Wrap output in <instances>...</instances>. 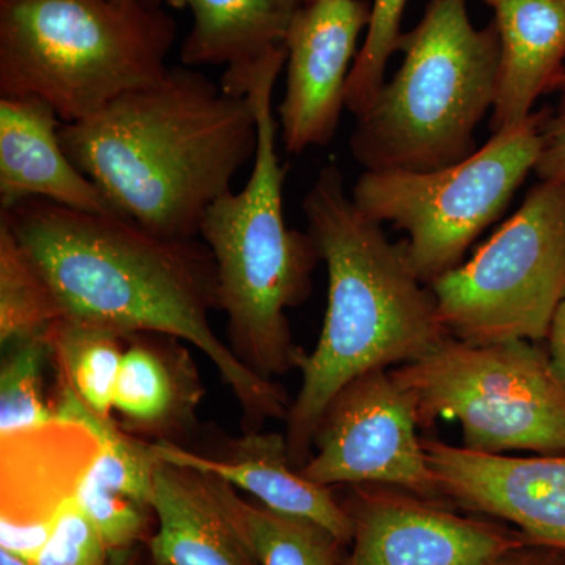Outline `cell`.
<instances>
[{
	"label": "cell",
	"mask_w": 565,
	"mask_h": 565,
	"mask_svg": "<svg viewBox=\"0 0 565 565\" xmlns=\"http://www.w3.org/2000/svg\"><path fill=\"white\" fill-rule=\"evenodd\" d=\"M57 297L63 319L129 337L188 341L214 364L243 412L245 433L288 418V393L250 370L212 329L217 270L199 239H170L114 214L24 200L0 212Z\"/></svg>",
	"instance_id": "obj_1"
},
{
	"label": "cell",
	"mask_w": 565,
	"mask_h": 565,
	"mask_svg": "<svg viewBox=\"0 0 565 565\" xmlns=\"http://www.w3.org/2000/svg\"><path fill=\"white\" fill-rule=\"evenodd\" d=\"M71 161L111 210L148 232L196 239L212 204L255 159V110L191 66L126 93L92 117L62 122Z\"/></svg>",
	"instance_id": "obj_2"
},
{
	"label": "cell",
	"mask_w": 565,
	"mask_h": 565,
	"mask_svg": "<svg viewBox=\"0 0 565 565\" xmlns=\"http://www.w3.org/2000/svg\"><path fill=\"white\" fill-rule=\"evenodd\" d=\"M302 207L326 263L329 297L318 344L300 360L302 386L286 418L297 470L313 455L323 412L349 382L416 362L452 338L433 289L412 267L405 241L390 243L382 223L355 206L338 166L323 167Z\"/></svg>",
	"instance_id": "obj_3"
},
{
	"label": "cell",
	"mask_w": 565,
	"mask_h": 565,
	"mask_svg": "<svg viewBox=\"0 0 565 565\" xmlns=\"http://www.w3.org/2000/svg\"><path fill=\"white\" fill-rule=\"evenodd\" d=\"M286 58L288 51L281 46L247 68L223 74V90L252 103L258 147L243 191L218 199L200 225L217 270L230 348L270 381L296 370L302 360L305 352L294 343L286 311L310 296L311 277L321 262L315 237L289 228L282 210L286 167L277 151L273 95Z\"/></svg>",
	"instance_id": "obj_4"
},
{
	"label": "cell",
	"mask_w": 565,
	"mask_h": 565,
	"mask_svg": "<svg viewBox=\"0 0 565 565\" xmlns=\"http://www.w3.org/2000/svg\"><path fill=\"white\" fill-rule=\"evenodd\" d=\"M468 0H429L397 51L401 68L356 117L351 152L370 172L427 173L470 158L492 111L500 71L497 25L476 29Z\"/></svg>",
	"instance_id": "obj_5"
},
{
	"label": "cell",
	"mask_w": 565,
	"mask_h": 565,
	"mask_svg": "<svg viewBox=\"0 0 565 565\" xmlns=\"http://www.w3.org/2000/svg\"><path fill=\"white\" fill-rule=\"evenodd\" d=\"M177 22L150 0H0V98L35 96L63 122L159 84Z\"/></svg>",
	"instance_id": "obj_6"
},
{
	"label": "cell",
	"mask_w": 565,
	"mask_h": 565,
	"mask_svg": "<svg viewBox=\"0 0 565 565\" xmlns=\"http://www.w3.org/2000/svg\"><path fill=\"white\" fill-rule=\"evenodd\" d=\"M392 373L415 394L419 429L456 419L470 451L565 455V388L539 343L476 345L449 338Z\"/></svg>",
	"instance_id": "obj_7"
},
{
	"label": "cell",
	"mask_w": 565,
	"mask_h": 565,
	"mask_svg": "<svg viewBox=\"0 0 565 565\" xmlns=\"http://www.w3.org/2000/svg\"><path fill=\"white\" fill-rule=\"evenodd\" d=\"M545 110L519 128L493 134L465 161L427 173L370 172L353 184L352 202L373 221L407 233L405 248L419 280L433 285L503 215L534 172Z\"/></svg>",
	"instance_id": "obj_8"
},
{
	"label": "cell",
	"mask_w": 565,
	"mask_h": 565,
	"mask_svg": "<svg viewBox=\"0 0 565 565\" xmlns=\"http://www.w3.org/2000/svg\"><path fill=\"white\" fill-rule=\"evenodd\" d=\"M429 286L456 340L546 341L565 300V185L539 182L470 262Z\"/></svg>",
	"instance_id": "obj_9"
},
{
	"label": "cell",
	"mask_w": 565,
	"mask_h": 565,
	"mask_svg": "<svg viewBox=\"0 0 565 565\" xmlns=\"http://www.w3.org/2000/svg\"><path fill=\"white\" fill-rule=\"evenodd\" d=\"M416 397L392 370L353 379L333 397L300 473L319 486L381 484L444 500L418 437Z\"/></svg>",
	"instance_id": "obj_10"
},
{
	"label": "cell",
	"mask_w": 565,
	"mask_h": 565,
	"mask_svg": "<svg viewBox=\"0 0 565 565\" xmlns=\"http://www.w3.org/2000/svg\"><path fill=\"white\" fill-rule=\"evenodd\" d=\"M341 504L352 523L343 565H504L533 544L508 523L399 487L349 486Z\"/></svg>",
	"instance_id": "obj_11"
},
{
	"label": "cell",
	"mask_w": 565,
	"mask_h": 565,
	"mask_svg": "<svg viewBox=\"0 0 565 565\" xmlns=\"http://www.w3.org/2000/svg\"><path fill=\"white\" fill-rule=\"evenodd\" d=\"M102 448L85 424L71 419L0 435V548L31 563Z\"/></svg>",
	"instance_id": "obj_12"
},
{
	"label": "cell",
	"mask_w": 565,
	"mask_h": 565,
	"mask_svg": "<svg viewBox=\"0 0 565 565\" xmlns=\"http://www.w3.org/2000/svg\"><path fill=\"white\" fill-rule=\"evenodd\" d=\"M370 20L367 0H313L294 20L285 41L286 92L278 107L289 154L333 140L356 44Z\"/></svg>",
	"instance_id": "obj_13"
},
{
	"label": "cell",
	"mask_w": 565,
	"mask_h": 565,
	"mask_svg": "<svg viewBox=\"0 0 565 565\" xmlns=\"http://www.w3.org/2000/svg\"><path fill=\"white\" fill-rule=\"evenodd\" d=\"M423 448L445 501L565 556V455H482L438 438H423Z\"/></svg>",
	"instance_id": "obj_14"
},
{
	"label": "cell",
	"mask_w": 565,
	"mask_h": 565,
	"mask_svg": "<svg viewBox=\"0 0 565 565\" xmlns=\"http://www.w3.org/2000/svg\"><path fill=\"white\" fill-rule=\"evenodd\" d=\"M234 494L236 489L218 476L161 460L152 498L156 565H259Z\"/></svg>",
	"instance_id": "obj_15"
},
{
	"label": "cell",
	"mask_w": 565,
	"mask_h": 565,
	"mask_svg": "<svg viewBox=\"0 0 565 565\" xmlns=\"http://www.w3.org/2000/svg\"><path fill=\"white\" fill-rule=\"evenodd\" d=\"M159 460L218 476L253 494L277 514L318 523L349 545L352 523L332 487L308 481L289 459L281 434L245 433L223 444L221 455L200 456L173 441H151Z\"/></svg>",
	"instance_id": "obj_16"
},
{
	"label": "cell",
	"mask_w": 565,
	"mask_h": 565,
	"mask_svg": "<svg viewBox=\"0 0 565 565\" xmlns=\"http://www.w3.org/2000/svg\"><path fill=\"white\" fill-rule=\"evenodd\" d=\"M62 120L35 96L0 98V204L46 200L71 210L115 214L98 185L71 161Z\"/></svg>",
	"instance_id": "obj_17"
},
{
	"label": "cell",
	"mask_w": 565,
	"mask_h": 565,
	"mask_svg": "<svg viewBox=\"0 0 565 565\" xmlns=\"http://www.w3.org/2000/svg\"><path fill=\"white\" fill-rule=\"evenodd\" d=\"M203 396L199 370L181 340L159 333L126 337L114 393L122 430L173 441L195 424Z\"/></svg>",
	"instance_id": "obj_18"
},
{
	"label": "cell",
	"mask_w": 565,
	"mask_h": 565,
	"mask_svg": "<svg viewBox=\"0 0 565 565\" xmlns=\"http://www.w3.org/2000/svg\"><path fill=\"white\" fill-rule=\"evenodd\" d=\"M501 43L492 134L519 128L565 66V0H484Z\"/></svg>",
	"instance_id": "obj_19"
},
{
	"label": "cell",
	"mask_w": 565,
	"mask_h": 565,
	"mask_svg": "<svg viewBox=\"0 0 565 565\" xmlns=\"http://www.w3.org/2000/svg\"><path fill=\"white\" fill-rule=\"evenodd\" d=\"M308 0H169L188 10L192 28L182 41L184 66L243 68L285 46L294 20Z\"/></svg>",
	"instance_id": "obj_20"
},
{
	"label": "cell",
	"mask_w": 565,
	"mask_h": 565,
	"mask_svg": "<svg viewBox=\"0 0 565 565\" xmlns=\"http://www.w3.org/2000/svg\"><path fill=\"white\" fill-rule=\"evenodd\" d=\"M58 377L99 416H111L126 337L102 327L62 319L51 332Z\"/></svg>",
	"instance_id": "obj_21"
},
{
	"label": "cell",
	"mask_w": 565,
	"mask_h": 565,
	"mask_svg": "<svg viewBox=\"0 0 565 565\" xmlns=\"http://www.w3.org/2000/svg\"><path fill=\"white\" fill-rule=\"evenodd\" d=\"M63 311L43 275L0 221V344L51 337Z\"/></svg>",
	"instance_id": "obj_22"
},
{
	"label": "cell",
	"mask_w": 565,
	"mask_h": 565,
	"mask_svg": "<svg viewBox=\"0 0 565 565\" xmlns=\"http://www.w3.org/2000/svg\"><path fill=\"white\" fill-rule=\"evenodd\" d=\"M234 504L259 565H343L348 545L318 523L247 503L237 492Z\"/></svg>",
	"instance_id": "obj_23"
},
{
	"label": "cell",
	"mask_w": 565,
	"mask_h": 565,
	"mask_svg": "<svg viewBox=\"0 0 565 565\" xmlns=\"http://www.w3.org/2000/svg\"><path fill=\"white\" fill-rule=\"evenodd\" d=\"M0 366V435L31 429L55 419L44 401L43 370L52 353L51 337L9 345Z\"/></svg>",
	"instance_id": "obj_24"
},
{
	"label": "cell",
	"mask_w": 565,
	"mask_h": 565,
	"mask_svg": "<svg viewBox=\"0 0 565 565\" xmlns=\"http://www.w3.org/2000/svg\"><path fill=\"white\" fill-rule=\"evenodd\" d=\"M407 0H373L366 35L349 74L345 109L355 117L366 111L385 84V70L399 46Z\"/></svg>",
	"instance_id": "obj_25"
},
{
	"label": "cell",
	"mask_w": 565,
	"mask_h": 565,
	"mask_svg": "<svg viewBox=\"0 0 565 565\" xmlns=\"http://www.w3.org/2000/svg\"><path fill=\"white\" fill-rule=\"evenodd\" d=\"M110 550L98 527L74 498L58 512L46 544L32 565H106Z\"/></svg>",
	"instance_id": "obj_26"
},
{
	"label": "cell",
	"mask_w": 565,
	"mask_h": 565,
	"mask_svg": "<svg viewBox=\"0 0 565 565\" xmlns=\"http://www.w3.org/2000/svg\"><path fill=\"white\" fill-rule=\"evenodd\" d=\"M81 508L98 527L109 550L131 548L143 535L152 509L134 503L82 482L77 493Z\"/></svg>",
	"instance_id": "obj_27"
},
{
	"label": "cell",
	"mask_w": 565,
	"mask_h": 565,
	"mask_svg": "<svg viewBox=\"0 0 565 565\" xmlns=\"http://www.w3.org/2000/svg\"><path fill=\"white\" fill-rule=\"evenodd\" d=\"M541 136V154L535 162L534 173L541 181L565 185V114L545 110Z\"/></svg>",
	"instance_id": "obj_28"
},
{
	"label": "cell",
	"mask_w": 565,
	"mask_h": 565,
	"mask_svg": "<svg viewBox=\"0 0 565 565\" xmlns=\"http://www.w3.org/2000/svg\"><path fill=\"white\" fill-rule=\"evenodd\" d=\"M546 343H548L546 352H548L550 363H552L557 381L565 388V300L557 308Z\"/></svg>",
	"instance_id": "obj_29"
},
{
	"label": "cell",
	"mask_w": 565,
	"mask_h": 565,
	"mask_svg": "<svg viewBox=\"0 0 565 565\" xmlns=\"http://www.w3.org/2000/svg\"><path fill=\"white\" fill-rule=\"evenodd\" d=\"M504 565H565V556L550 546L527 544Z\"/></svg>",
	"instance_id": "obj_30"
},
{
	"label": "cell",
	"mask_w": 565,
	"mask_h": 565,
	"mask_svg": "<svg viewBox=\"0 0 565 565\" xmlns=\"http://www.w3.org/2000/svg\"><path fill=\"white\" fill-rule=\"evenodd\" d=\"M134 546L131 548L111 550L106 565H134Z\"/></svg>",
	"instance_id": "obj_31"
},
{
	"label": "cell",
	"mask_w": 565,
	"mask_h": 565,
	"mask_svg": "<svg viewBox=\"0 0 565 565\" xmlns=\"http://www.w3.org/2000/svg\"><path fill=\"white\" fill-rule=\"evenodd\" d=\"M550 93H556L557 98H559V104H557V114H565V66L564 70L561 71L559 76L555 84H553L552 90Z\"/></svg>",
	"instance_id": "obj_32"
},
{
	"label": "cell",
	"mask_w": 565,
	"mask_h": 565,
	"mask_svg": "<svg viewBox=\"0 0 565 565\" xmlns=\"http://www.w3.org/2000/svg\"><path fill=\"white\" fill-rule=\"evenodd\" d=\"M0 565H32L29 561L13 555L9 550L0 548Z\"/></svg>",
	"instance_id": "obj_33"
},
{
	"label": "cell",
	"mask_w": 565,
	"mask_h": 565,
	"mask_svg": "<svg viewBox=\"0 0 565 565\" xmlns=\"http://www.w3.org/2000/svg\"><path fill=\"white\" fill-rule=\"evenodd\" d=\"M150 2H158L159 3V0H150Z\"/></svg>",
	"instance_id": "obj_34"
},
{
	"label": "cell",
	"mask_w": 565,
	"mask_h": 565,
	"mask_svg": "<svg viewBox=\"0 0 565 565\" xmlns=\"http://www.w3.org/2000/svg\"><path fill=\"white\" fill-rule=\"evenodd\" d=\"M308 2H313V0H308Z\"/></svg>",
	"instance_id": "obj_35"
}]
</instances>
